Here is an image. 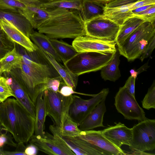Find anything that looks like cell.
<instances>
[{
	"label": "cell",
	"instance_id": "4dcf8cb0",
	"mask_svg": "<svg viewBox=\"0 0 155 155\" xmlns=\"http://www.w3.org/2000/svg\"><path fill=\"white\" fill-rule=\"evenodd\" d=\"M81 132L78 124L72 120L68 114H67L65 117L62 130L59 132L61 135L64 137H75L79 136Z\"/></svg>",
	"mask_w": 155,
	"mask_h": 155
},
{
	"label": "cell",
	"instance_id": "60d3db41",
	"mask_svg": "<svg viewBox=\"0 0 155 155\" xmlns=\"http://www.w3.org/2000/svg\"><path fill=\"white\" fill-rule=\"evenodd\" d=\"M25 147L24 143L18 142L17 143L16 148L14 151H8L4 150L3 155H26L25 153Z\"/></svg>",
	"mask_w": 155,
	"mask_h": 155
},
{
	"label": "cell",
	"instance_id": "83f0119b",
	"mask_svg": "<svg viewBox=\"0 0 155 155\" xmlns=\"http://www.w3.org/2000/svg\"><path fill=\"white\" fill-rule=\"evenodd\" d=\"M2 67L0 69V77L4 72H9L12 70L21 68L22 57L16 51L15 47L0 60Z\"/></svg>",
	"mask_w": 155,
	"mask_h": 155
},
{
	"label": "cell",
	"instance_id": "cb8c5ba5",
	"mask_svg": "<svg viewBox=\"0 0 155 155\" xmlns=\"http://www.w3.org/2000/svg\"><path fill=\"white\" fill-rule=\"evenodd\" d=\"M132 4L113 8L104 7L102 16L121 26L127 19L134 16L131 10L129 9Z\"/></svg>",
	"mask_w": 155,
	"mask_h": 155
},
{
	"label": "cell",
	"instance_id": "9c48e42d",
	"mask_svg": "<svg viewBox=\"0 0 155 155\" xmlns=\"http://www.w3.org/2000/svg\"><path fill=\"white\" fill-rule=\"evenodd\" d=\"M84 25L86 35L114 41H115L120 27L117 23L102 15L85 22Z\"/></svg>",
	"mask_w": 155,
	"mask_h": 155
},
{
	"label": "cell",
	"instance_id": "8d00e7d4",
	"mask_svg": "<svg viewBox=\"0 0 155 155\" xmlns=\"http://www.w3.org/2000/svg\"><path fill=\"white\" fill-rule=\"evenodd\" d=\"M62 79L60 76L49 78L45 84V90L48 89L55 92H59Z\"/></svg>",
	"mask_w": 155,
	"mask_h": 155
},
{
	"label": "cell",
	"instance_id": "f35d334b",
	"mask_svg": "<svg viewBox=\"0 0 155 155\" xmlns=\"http://www.w3.org/2000/svg\"><path fill=\"white\" fill-rule=\"evenodd\" d=\"M155 47V35L151 38L140 57L139 58L142 61L150 56Z\"/></svg>",
	"mask_w": 155,
	"mask_h": 155
},
{
	"label": "cell",
	"instance_id": "603a6c76",
	"mask_svg": "<svg viewBox=\"0 0 155 155\" xmlns=\"http://www.w3.org/2000/svg\"><path fill=\"white\" fill-rule=\"evenodd\" d=\"M120 55L117 45L116 50L112 58L101 69V76L104 80L114 82L120 77L119 68Z\"/></svg>",
	"mask_w": 155,
	"mask_h": 155
},
{
	"label": "cell",
	"instance_id": "d4e9b609",
	"mask_svg": "<svg viewBox=\"0 0 155 155\" xmlns=\"http://www.w3.org/2000/svg\"><path fill=\"white\" fill-rule=\"evenodd\" d=\"M143 19L137 16H134L127 19L120 26L115 41L119 46L127 37L143 22Z\"/></svg>",
	"mask_w": 155,
	"mask_h": 155
},
{
	"label": "cell",
	"instance_id": "484cf974",
	"mask_svg": "<svg viewBox=\"0 0 155 155\" xmlns=\"http://www.w3.org/2000/svg\"><path fill=\"white\" fill-rule=\"evenodd\" d=\"M29 38L36 45L50 54L58 62H62L53 47L50 39L45 35L33 31L30 35Z\"/></svg>",
	"mask_w": 155,
	"mask_h": 155
},
{
	"label": "cell",
	"instance_id": "c3c4849f",
	"mask_svg": "<svg viewBox=\"0 0 155 155\" xmlns=\"http://www.w3.org/2000/svg\"><path fill=\"white\" fill-rule=\"evenodd\" d=\"M154 5L155 4L150 5L141 6L132 10H131V11L134 15L147 9Z\"/></svg>",
	"mask_w": 155,
	"mask_h": 155
},
{
	"label": "cell",
	"instance_id": "f546056e",
	"mask_svg": "<svg viewBox=\"0 0 155 155\" xmlns=\"http://www.w3.org/2000/svg\"><path fill=\"white\" fill-rule=\"evenodd\" d=\"M83 0H61L42 3L40 6L42 9L51 11L57 9H75L80 11Z\"/></svg>",
	"mask_w": 155,
	"mask_h": 155
},
{
	"label": "cell",
	"instance_id": "7a4b0ae2",
	"mask_svg": "<svg viewBox=\"0 0 155 155\" xmlns=\"http://www.w3.org/2000/svg\"><path fill=\"white\" fill-rule=\"evenodd\" d=\"M37 28L50 39L75 38L86 35L84 23L79 10L58 8Z\"/></svg>",
	"mask_w": 155,
	"mask_h": 155
},
{
	"label": "cell",
	"instance_id": "7402d4cb",
	"mask_svg": "<svg viewBox=\"0 0 155 155\" xmlns=\"http://www.w3.org/2000/svg\"><path fill=\"white\" fill-rule=\"evenodd\" d=\"M22 14L29 20L33 28L37 29L51 16V12L44 10L40 6H26L22 11Z\"/></svg>",
	"mask_w": 155,
	"mask_h": 155
},
{
	"label": "cell",
	"instance_id": "d6986e66",
	"mask_svg": "<svg viewBox=\"0 0 155 155\" xmlns=\"http://www.w3.org/2000/svg\"><path fill=\"white\" fill-rule=\"evenodd\" d=\"M106 99L99 103L88 114L78 126L81 131H84L99 127L104 126L103 124V117L106 111Z\"/></svg>",
	"mask_w": 155,
	"mask_h": 155
},
{
	"label": "cell",
	"instance_id": "74e56055",
	"mask_svg": "<svg viewBox=\"0 0 155 155\" xmlns=\"http://www.w3.org/2000/svg\"><path fill=\"white\" fill-rule=\"evenodd\" d=\"M11 134L7 130L0 135V148L5 145L16 147L17 143L15 142Z\"/></svg>",
	"mask_w": 155,
	"mask_h": 155
},
{
	"label": "cell",
	"instance_id": "f907efd6",
	"mask_svg": "<svg viewBox=\"0 0 155 155\" xmlns=\"http://www.w3.org/2000/svg\"><path fill=\"white\" fill-rule=\"evenodd\" d=\"M6 130H7L3 127L0 124V135L5 132Z\"/></svg>",
	"mask_w": 155,
	"mask_h": 155
},
{
	"label": "cell",
	"instance_id": "d6a6232c",
	"mask_svg": "<svg viewBox=\"0 0 155 155\" xmlns=\"http://www.w3.org/2000/svg\"><path fill=\"white\" fill-rule=\"evenodd\" d=\"M14 47V42L1 28L0 29V60Z\"/></svg>",
	"mask_w": 155,
	"mask_h": 155
},
{
	"label": "cell",
	"instance_id": "52a82bcc",
	"mask_svg": "<svg viewBox=\"0 0 155 155\" xmlns=\"http://www.w3.org/2000/svg\"><path fill=\"white\" fill-rule=\"evenodd\" d=\"M52 135L45 132L44 137L33 135L30 143L35 146L38 150L49 155H74L75 153L61 137L59 130L53 124L49 126Z\"/></svg>",
	"mask_w": 155,
	"mask_h": 155
},
{
	"label": "cell",
	"instance_id": "b9f144b4",
	"mask_svg": "<svg viewBox=\"0 0 155 155\" xmlns=\"http://www.w3.org/2000/svg\"><path fill=\"white\" fill-rule=\"evenodd\" d=\"M136 78L131 75L126 81L124 86L128 92L134 97L135 96V84Z\"/></svg>",
	"mask_w": 155,
	"mask_h": 155
},
{
	"label": "cell",
	"instance_id": "7dc6e473",
	"mask_svg": "<svg viewBox=\"0 0 155 155\" xmlns=\"http://www.w3.org/2000/svg\"><path fill=\"white\" fill-rule=\"evenodd\" d=\"M147 63L145 64L143 66L141 67L138 70L136 71H134L133 70H131L130 71V73L131 76L136 78L137 75L141 72L145 70L148 68Z\"/></svg>",
	"mask_w": 155,
	"mask_h": 155
},
{
	"label": "cell",
	"instance_id": "30bf717a",
	"mask_svg": "<svg viewBox=\"0 0 155 155\" xmlns=\"http://www.w3.org/2000/svg\"><path fill=\"white\" fill-rule=\"evenodd\" d=\"M109 93V88H104L88 100L73 95L68 111L69 116L79 126L94 108L103 99H106Z\"/></svg>",
	"mask_w": 155,
	"mask_h": 155
},
{
	"label": "cell",
	"instance_id": "44dd1931",
	"mask_svg": "<svg viewBox=\"0 0 155 155\" xmlns=\"http://www.w3.org/2000/svg\"><path fill=\"white\" fill-rule=\"evenodd\" d=\"M43 93V92L39 94L35 103V117L34 130L35 135L39 136L42 138L44 137V124L47 116Z\"/></svg>",
	"mask_w": 155,
	"mask_h": 155
},
{
	"label": "cell",
	"instance_id": "f1b7e54d",
	"mask_svg": "<svg viewBox=\"0 0 155 155\" xmlns=\"http://www.w3.org/2000/svg\"><path fill=\"white\" fill-rule=\"evenodd\" d=\"M56 53L62 60L63 63L71 58L77 52L72 45L57 39H50Z\"/></svg>",
	"mask_w": 155,
	"mask_h": 155
},
{
	"label": "cell",
	"instance_id": "1f68e13d",
	"mask_svg": "<svg viewBox=\"0 0 155 155\" xmlns=\"http://www.w3.org/2000/svg\"><path fill=\"white\" fill-rule=\"evenodd\" d=\"M26 6L16 0H0V11L19 12L22 14Z\"/></svg>",
	"mask_w": 155,
	"mask_h": 155
},
{
	"label": "cell",
	"instance_id": "ab89813d",
	"mask_svg": "<svg viewBox=\"0 0 155 155\" xmlns=\"http://www.w3.org/2000/svg\"><path fill=\"white\" fill-rule=\"evenodd\" d=\"M138 0H111L104 5V7L113 8L121 7L134 3Z\"/></svg>",
	"mask_w": 155,
	"mask_h": 155
},
{
	"label": "cell",
	"instance_id": "e575fe53",
	"mask_svg": "<svg viewBox=\"0 0 155 155\" xmlns=\"http://www.w3.org/2000/svg\"><path fill=\"white\" fill-rule=\"evenodd\" d=\"M11 97H14L12 90L4 77H0V103Z\"/></svg>",
	"mask_w": 155,
	"mask_h": 155
},
{
	"label": "cell",
	"instance_id": "4316f807",
	"mask_svg": "<svg viewBox=\"0 0 155 155\" xmlns=\"http://www.w3.org/2000/svg\"><path fill=\"white\" fill-rule=\"evenodd\" d=\"M104 5L92 0H83L80 12L84 22L102 15Z\"/></svg>",
	"mask_w": 155,
	"mask_h": 155
},
{
	"label": "cell",
	"instance_id": "681fc988",
	"mask_svg": "<svg viewBox=\"0 0 155 155\" xmlns=\"http://www.w3.org/2000/svg\"><path fill=\"white\" fill-rule=\"evenodd\" d=\"M94 2L100 4L101 5H104L107 3L109 2L111 0H92Z\"/></svg>",
	"mask_w": 155,
	"mask_h": 155
},
{
	"label": "cell",
	"instance_id": "7c38bea8",
	"mask_svg": "<svg viewBox=\"0 0 155 155\" xmlns=\"http://www.w3.org/2000/svg\"><path fill=\"white\" fill-rule=\"evenodd\" d=\"M72 45L77 52L87 51L115 52L117 45L115 41L100 39L87 35L77 37Z\"/></svg>",
	"mask_w": 155,
	"mask_h": 155
},
{
	"label": "cell",
	"instance_id": "277c9868",
	"mask_svg": "<svg viewBox=\"0 0 155 155\" xmlns=\"http://www.w3.org/2000/svg\"><path fill=\"white\" fill-rule=\"evenodd\" d=\"M114 53L101 51L77 52L63 64L71 72L78 76L101 70L111 60Z\"/></svg>",
	"mask_w": 155,
	"mask_h": 155
},
{
	"label": "cell",
	"instance_id": "ee69618b",
	"mask_svg": "<svg viewBox=\"0 0 155 155\" xmlns=\"http://www.w3.org/2000/svg\"><path fill=\"white\" fill-rule=\"evenodd\" d=\"M153 4H155V0H138L137 2L132 4L129 9L132 10L141 6Z\"/></svg>",
	"mask_w": 155,
	"mask_h": 155
},
{
	"label": "cell",
	"instance_id": "3957f363",
	"mask_svg": "<svg viewBox=\"0 0 155 155\" xmlns=\"http://www.w3.org/2000/svg\"><path fill=\"white\" fill-rule=\"evenodd\" d=\"M9 72L21 85L35 104L38 95L45 90V85L48 79L60 76L50 65L33 67L22 61L21 68L13 69Z\"/></svg>",
	"mask_w": 155,
	"mask_h": 155
},
{
	"label": "cell",
	"instance_id": "2e32d148",
	"mask_svg": "<svg viewBox=\"0 0 155 155\" xmlns=\"http://www.w3.org/2000/svg\"><path fill=\"white\" fill-rule=\"evenodd\" d=\"M61 135V134H60ZM61 137L77 155H109L94 145L79 137Z\"/></svg>",
	"mask_w": 155,
	"mask_h": 155
},
{
	"label": "cell",
	"instance_id": "4fadbf2b",
	"mask_svg": "<svg viewBox=\"0 0 155 155\" xmlns=\"http://www.w3.org/2000/svg\"><path fill=\"white\" fill-rule=\"evenodd\" d=\"M79 137L94 145L109 155H126L121 148L117 147L106 138L101 130H91L81 131Z\"/></svg>",
	"mask_w": 155,
	"mask_h": 155
},
{
	"label": "cell",
	"instance_id": "ac0fdd59",
	"mask_svg": "<svg viewBox=\"0 0 155 155\" xmlns=\"http://www.w3.org/2000/svg\"><path fill=\"white\" fill-rule=\"evenodd\" d=\"M35 45L38 52L53 67L63 80L66 84L72 87L75 91L77 86L78 76L72 74L65 66L60 64L50 54Z\"/></svg>",
	"mask_w": 155,
	"mask_h": 155
},
{
	"label": "cell",
	"instance_id": "816d5d0a",
	"mask_svg": "<svg viewBox=\"0 0 155 155\" xmlns=\"http://www.w3.org/2000/svg\"><path fill=\"white\" fill-rule=\"evenodd\" d=\"M43 3H46L51 2L57 1L61 0H41Z\"/></svg>",
	"mask_w": 155,
	"mask_h": 155
},
{
	"label": "cell",
	"instance_id": "f6af8a7d",
	"mask_svg": "<svg viewBox=\"0 0 155 155\" xmlns=\"http://www.w3.org/2000/svg\"><path fill=\"white\" fill-rule=\"evenodd\" d=\"M37 147L33 144L30 143L26 147L25 153L26 155H36L38 151Z\"/></svg>",
	"mask_w": 155,
	"mask_h": 155
},
{
	"label": "cell",
	"instance_id": "bcb514c9",
	"mask_svg": "<svg viewBox=\"0 0 155 155\" xmlns=\"http://www.w3.org/2000/svg\"><path fill=\"white\" fill-rule=\"evenodd\" d=\"M24 4L25 5H35L40 6L43 3L41 0H16Z\"/></svg>",
	"mask_w": 155,
	"mask_h": 155
},
{
	"label": "cell",
	"instance_id": "6da1fadb",
	"mask_svg": "<svg viewBox=\"0 0 155 155\" xmlns=\"http://www.w3.org/2000/svg\"><path fill=\"white\" fill-rule=\"evenodd\" d=\"M35 118L15 98L0 103V124L17 143L28 142L34 133Z\"/></svg>",
	"mask_w": 155,
	"mask_h": 155
},
{
	"label": "cell",
	"instance_id": "db71d44e",
	"mask_svg": "<svg viewBox=\"0 0 155 155\" xmlns=\"http://www.w3.org/2000/svg\"><path fill=\"white\" fill-rule=\"evenodd\" d=\"M2 67V63L1 62V61H0V69H1Z\"/></svg>",
	"mask_w": 155,
	"mask_h": 155
},
{
	"label": "cell",
	"instance_id": "9a60e30c",
	"mask_svg": "<svg viewBox=\"0 0 155 155\" xmlns=\"http://www.w3.org/2000/svg\"><path fill=\"white\" fill-rule=\"evenodd\" d=\"M3 74V76L6 78L7 83L12 90L14 95V97L20 102L35 119V104L24 88L10 73L4 72Z\"/></svg>",
	"mask_w": 155,
	"mask_h": 155
},
{
	"label": "cell",
	"instance_id": "8992f818",
	"mask_svg": "<svg viewBox=\"0 0 155 155\" xmlns=\"http://www.w3.org/2000/svg\"><path fill=\"white\" fill-rule=\"evenodd\" d=\"M129 146L132 152L128 154H151L145 151L155 149V120L147 118L134 125Z\"/></svg>",
	"mask_w": 155,
	"mask_h": 155
},
{
	"label": "cell",
	"instance_id": "ba28073f",
	"mask_svg": "<svg viewBox=\"0 0 155 155\" xmlns=\"http://www.w3.org/2000/svg\"><path fill=\"white\" fill-rule=\"evenodd\" d=\"M43 97L47 115L52 119L54 124L60 132L62 130L65 117L68 114L73 95L65 97L59 92H55L47 89L44 91Z\"/></svg>",
	"mask_w": 155,
	"mask_h": 155
},
{
	"label": "cell",
	"instance_id": "ffe728a7",
	"mask_svg": "<svg viewBox=\"0 0 155 155\" xmlns=\"http://www.w3.org/2000/svg\"><path fill=\"white\" fill-rule=\"evenodd\" d=\"M0 19L8 21L29 38L34 31L33 28L29 20L19 12L0 11Z\"/></svg>",
	"mask_w": 155,
	"mask_h": 155
},
{
	"label": "cell",
	"instance_id": "11a10c76",
	"mask_svg": "<svg viewBox=\"0 0 155 155\" xmlns=\"http://www.w3.org/2000/svg\"><path fill=\"white\" fill-rule=\"evenodd\" d=\"M0 29H1V27H0Z\"/></svg>",
	"mask_w": 155,
	"mask_h": 155
},
{
	"label": "cell",
	"instance_id": "836d02e7",
	"mask_svg": "<svg viewBox=\"0 0 155 155\" xmlns=\"http://www.w3.org/2000/svg\"><path fill=\"white\" fill-rule=\"evenodd\" d=\"M143 107L147 110L155 108V82L154 81L142 101Z\"/></svg>",
	"mask_w": 155,
	"mask_h": 155
},
{
	"label": "cell",
	"instance_id": "5b68a950",
	"mask_svg": "<svg viewBox=\"0 0 155 155\" xmlns=\"http://www.w3.org/2000/svg\"><path fill=\"white\" fill-rule=\"evenodd\" d=\"M155 35V22L144 21L118 46L120 55L128 61L139 58L151 38Z\"/></svg>",
	"mask_w": 155,
	"mask_h": 155
},
{
	"label": "cell",
	"instance_id": "f5cc1de1",
	"mask_svg": "<svg viewBox=\"0 0 155 155\" xmlns=\"http://www.w3.org/2000/svg\"><path fill=\"white\" fill-rule=\"evenodd\" d=\"M4 150L3 147L0 148V155H3Z\"/></svg>",
	"mask_w": 155,
	"mask_h": 155
},
{
	"label": "cell",
	"instance_id": "d590c367",
	"mask_svg": "<svg viewBox=\"0 0 155 155\" xmlns=\"http://www.w3.org/2000/svg\"><path fill=\"white\" fill-rule=\"evenodd\" d=\"M143 19L145 21L155 22V5L141 12L134 15Z\"/></svg>",
	"mask_w": 155,
	"mask_h": 155
},
{
	"label": "cell",
	"instance_id": "7bdbcfd3",
	"mask_svg": "<svg viewBox=\"0 0 155 155\" xmlns=\"http://www.w3.org/2000/svg\"><path fill=\"white\" fill-rule=\"evenodd\" d=\"M59 92L64 96L68 97L71 96L74 94H78L81 95L93 96L92 95H87V94L78 93L75 91L73 88L67 85L64 83V85L61 87Z\"/></svg>",
	"mask_w": 155,
	"mask_h": 155
},
{
	"label": "cell",
	"instance_id": "5bb4252c",
	"mask_svg": "<svg viewBox=\"0 0 155 155\" xmlns=\"http://www.w3.org/2000/svg\"><path fill=\"white\" fill-rule=\"evenodd\" d=\"M101 130L103 135L117 147L122 145L129 146L132 138V128L127 127L119 122Z\"/></svg>",
	"mask_w": 155,
	"mask_h": 155
},
{
	"label": "cell",
	"instance_id": "e0dca14e",
	"mask_svg": "<svg viewBox=\"0 0 155 155\" xmlns=\"http://www.w3.org/2000/svg\"><path fill=\"white\" fill-rule=\"evenodd\" d=\"M0 27L14 42L20 45L29 51L32 52L36 50L35 45L30 38L8 21L0 19Z\"/></svg>",
	"mask_w": 155,
	"mask_h": 155
},
{
	"label": "cell",
	"instance_id": "8fae6325",
	"mask_svg": "<svg viewBox=\"0 0 155 155\" xmlns=\"http://www.w3.org/2000/svg\"><path fill=\"white\" fill-rule=\"evenodd\" d=\"M114 98L116 109L125 119L140 121L147 118L143 110L140 106L135 97L130 94L124 86L120 88Z\"/></svg>",
	"mask_w": 155,
	"mask_h": 155
}]
</instances>
